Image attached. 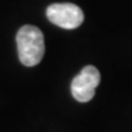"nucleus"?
Segmentation results:
<instances>
[{
	"label": "nucleus",
	"instance_id": "nucleus-1",
	"mask_svg": "<svg viewBox=\"0 0 132 132\" xmlns=\"http://www.w3.org/2000/svg\"><path fill=\"white\" fill-rule=\"evenodd\" d=\"M19 59L24 66H36L42 61L45 47L42 31L31 24H26L16 34Z\"/></svg>",
	"mask_w": 132,
	"mask_h": 132
},
{
	"label": "nucleus",
	"instance_id": "nucleus-2",
	"mask_svg": "<svg viewBox=\"0 0 132 132\" xmlns=\"http://www.w3.org/2000/svg\"><path fill=\"white\" fill-rule=\"evenodd\" d=\"M100 83V73L95 66H85L71 82L72 97L81 103H87L93 99L95 88Z\"/></svg>",
	"mask_w": 132,
	"mask_h": 132
},
{
	"label": "nucleus",
	"instance_id": "nucleus-3",
	"mask_svg": "<svg viewBox=\"0 0 132 132\" xmlns=\"http://www.w3.org/2000/svg\"><path fill=\"white\" fill-rule=\"evenodd\" d=\"M47 17L52 23L65 29H75L80 27L85 15L83 11L71 3H57L48 6Z\"/></svg>",
	"mask_w": 132,
	"mask_h": 132
}]
</instances>
